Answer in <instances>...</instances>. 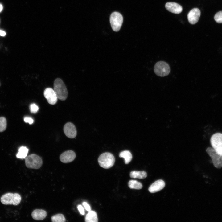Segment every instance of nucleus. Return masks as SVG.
Instances as JSON below:
<instances>
[{
    "mask_svg": "<svg viewBox=\"0 0 222 222\" xmlns=\"http://www.w3.org/2000/svg\"><path fill=\"white\" fill-rule=\"evenodd\" d=\"M54 90L58 99L64 101L67 98L68 95L66 86L63 81L60 78H57L54 83Z\"/></svg>",
    "mask_w": 222,
    "mask_h": 222,
    "instance_id": "f257e3e1",
    "label": "nucleus"
},
{
    "mask_svg": "<svg viewBox=\"0 0 222 222\" xmlns=\"http://www.w3.org/2000/svg\"><path fill=\"white\" fill-rule=\"evenodd\" d=\"M98 161L101 166L105 169H108L113 165L115 159L111 153L105 152L99 156Z\"/></svg>",
    "mask_w": 222,
    "mask_h": 222,
    "instance_id": "f03ea898",
    "label": "nucleus"
},
{
    "mask_svg": "<svg viewBox=\"0 0 222 222\" xmlns=\"http://www.w3.org/2000/svg\"><path fill=\"white\" fill-rule=\"evenodd\" d=\"M21 200L20 195L17 193H7L3 195L0 198L1 203L5 205H17Z\"/></svg>",
    "mask_w": 222,
    "mask_h": 222,
    "instance_id": "7ed1b4c3",
    "label": "nucleus"
},
{
    "mask_svg": "<svg viewBox=\"0 0 222 222\" xmlns=\"http://www.w3.org/2000/svg\"><path fill=\"white\" fill-rule=\"evenodd\" d=\"M25 159L26 166L29 168L38 169L42 165L41 158L35 154L27 156Z\"/></svg>",
    "mask_w": 222,
    "mask_h": 222,
    "instance_id": "20e7f679",
    "label": "nucleus"
},
{
    "mask_svg": "<svg viewBox=\"0 0 222 222\" xmlns=\"http://www.w3.org/2000/svg\"><path fill=\"white\" fill-rule=\"evenodd\" d=\"M110 22L113 30L116 32L119 31L123 22L122 15L117 12L112 13L110 17Z\"/></svg>",
    "mask_w": 222,
    "mask_h": 222,
    "instance_id": "39448f33",
    "label": "nucleus"
},
{
    "mask_svg": "<svg viewBox=\"0 0 222 222\" xmlns=\"http://www.w3.org/2000/svg\"><path fill=\"white\" fill-rule=\"evenodd\" d=\"M154 71L158 76L164 77L169 75L170 72V68L167 63L161 61L155 64L154 67Z\"/></svg>",
    "mask_w": 222,
    "mask_h": 222,
    "instance_id": "423d86ee",
    "label": "nucleus"
},
{
    "mask_svg": "<svg viewBox=\"0 0 222 222\" xmlns=\"http://www.w3.org/2000/svg\"><path fill=\"white\" fill-rule=\"evenodd\" d=\"M212 148L222 156V133H217L213 134L210 138Z\"/></svg>",
    "mask_w": 222,
    "mask_h": 222,
    "instance_id": "0eeeda50",
    "label": "nucleus"
},
{
    "mask_svg": "<svg viewBox=\"0 0 222 222\" xmlns=\"http://www.w3.org/2000/svg\"><path fill=\"white\" fill-rule=\"evenodd\" d=\"M206 151L211 158L214 166L218 169L221 168L222 167V156L211 147L207 148Z\"/></svg>",
    "mask_w": 222,
    "mask_h": 222,
    "instance_id": "6e6552de",
    "label": "nucleus"
},
{
    "mask_svg": "<svg viewBox=\"0 0 222 222\" xmlns=\"http://www.w3.org/2000/svg\"><path fill=\"white\" fill-rule=\"evenodd\" d=\"M43 94L49 104L53 105L56 103L58 98L54 89L50 88H47L44 90Z\"/></svg>",
    "mask_w": 222,
    "mask_h": 222,
    "instance_id": "1a4fd4ad",
    "label": "nucleus"
},
{
    "mask_svg": "<svg viewBox=\"0 0 222 222\" xmlns=\"http://www.w3.org/2000/svg\"><path fill=\"white\" fill-rule=\"evenodd\" d=\"M64 131L65 135L71 138H75L77 134L76 128L74 125L71 122L66 124L64 127Z\"/></svg>",
    "mask_w": 222,
    "mask_h": 222,
    "instance_id": "9d476101",
    "label": "nucleus"
},
{
    "mask_svg": "<svg viewBox=\"0 0 222 222\" xmlns=\"http://www.w3.org/2000/svg\"><path fill=\"white\" fill-rule=\"evenodd\" d=\"M200 15V11L198 8H195L191 10L188 13L187 18L189 23L194 24L198 21Z\"/></svg>",
    "mask_w": 222,
    "mask_h": 222,
    "instance_id": "9b49d317",
    "label": "nucleus"
},
{
    "mask_svg": "<svg viewBox=\"0 0 222 222\" xmlns=\"http://www.w3.org/2000/svg\"><path fill=\"white\" fill-rule=\"evenodd\" d=\"M76 155L73 151L70 150L62 153L60 157V161L64 163H67L72 161L75 158Z\"/></svg>",
    "mask_w": 222,
    "mask_h": 222,
    "instance_id": "f8f14e48",
    "label": "nucleus"
},
{
    "mask_svg": "<svg viewBox=\"0 0 222 222\" xmlns=\"http://www.w3.org/2000/svg\"><path fill=\"white\" fill-rule=\"evenodd\" d=\"M165 6L167 10L175 14H179L181 13L183 10L182 6L175 2H167Z\"/></svg>",
    "mask_w": 222,
    "mask_h": 222,
    "instance_id": "ddd939ff",
    "label": "nucleus"
},
{
    "mask_svg": "<svg viewBox=\"0 0 222 222\" xmlns=\"http://www.w3.org/2000/svg\"><path fill=\"white\" fill-rule=\"evenodd\" d=\"M165 186V183L162 180H158L154 182L149 187V192L154 193L159 191L164 188Z\"/></svg>",
    "mask_w": 222,
    "mask_h": 222,
    "instance_id": "4468645a",
    "label": "nucleus"
},
{
    "mask_svg": "<svg viewBox=\"0 0 222 222\" xmlns=\"http://www.w3.org/2000/svg\"><path fill=\"white\" fill-rule=\"evenodd\" d=\"M46 212L42 209H35L32 212L31 216L33 219L36 220H42L46 216Z\"/></svg>",
    "mask_w": 222,
    "mask_h": 222,
    "instance_id": "2eb2a0df",
    "label": "nucleus"
},
{
    "mask_svg": "<svg viewBox=\"0 0 222 222\" xmlns=\"http://www.w3.org/2000/svg\"><path fill=\"white\" fill-rule=\"evenodd\" d=\"M98 221L96 212L93 211H90L86 215L85 217L86 222H97Z\"/></svg>",
    "mask_w": 222,
    "mask_h": 222,
    "instance_id": "dca6fc26",
    "label": "nucleus"
},
{
    "mask_svg": "<svg viewBox=\"0 0 222 222\" xmlns=\"http://www.w3.org/2000/svg\"><path fill=\"white\" fill-rule=\"evenodd\" d=\"M131 178L143 179L146 178L147 176V174L145 171H133L130 174Z\"/></svg>",
    "mask_w": 222,
    "mask_h": 222,
    "instance_id": "f3484780",
    "label": "nucleus"
},
{
    "mask_svg": "<svg viewBox=\"0 0 222 222\" xmlns=\"http://www.w3.org/2000/svg\"><path fill=\"white\" fill-rule=\"evenodd\" d=\"M119 156L121 158H123L125 159V163L128 164L131 160L132 156L130 152L128 150H124L120 153Z\"/></svg>",
    "mask_w": 222,
    "mask_h": 222,
    "instance_id": "a211bd4d",
    "label": "nucleus"
},
{
    "mask_svg": "<svg viewBox=\"0 0 222 222\" xmlns=\"http://www.w3.org/2000/svg\"><path fill=\"white\" fill-rule=\"evenodd\" d=\"M28 149L25 146H21L18 149V152L16 154L18 158L23 159L27 156Z\"/></svg>",
    "mask_w": 222,
    "mask_h": 222,
    "instance_id": "6ab92c4d",
    "label": "nucleus"
},
{
    "mask_svg": "<svg viewBox=\"0 0 222 222\" xmlns=\"http://www.w3.org/2000/svg\"><path fill=\"white\" fill-rule=\"evenodd\" d=\"M128 186L132 189H140L142 187V183L135 180H130L128 182Z\"/></svg>",
    "mask_w": 222,
    "mask_h": 222,
    "instance_id": "aec40b11",
    "label": "nucleus"
},
{
    "mask_svg": "<svg viewBox=\"0 0 222 222\" xmlns=\"http://www.w3.org/2000/svg\"><path fill=\"white\" fill-rule=\"evenodd\" d=\"M51 220L53 222H64L66 221L64 216L62 214H58L52 216Z\"/></svg>",
    "mask_w": 222,
    "mask_h": 222,
    "instance_id": "412c9836",
    "label": "nucleus"
},
{
    "mask_svg": "<svg viewBox=\"0 0 222 222\" xmlns=\"http://www.w3.org/2000/svg\"><path fill=\"white\" fill-rule=\"evenodd\" d=\"M7 127V121L6 118L3 117H0V132L4 131Z\"/></svg>",
    "mask_w": 222,
    "mask_h": 222,
    "instance_id": "4be33fe9",
    "label": "nucleus"
},
{
    "mask_svg": "<svg viewBox=\"0 0 222 222\" xmlns=\"http://www.w3.org/2000/svg\"><path fill=\"white\" fill-rule=\"evenodd\" d=\"M214 18L218 23H222V11L217 12L215 15Z\"/></svg>",
    "mask_w": 222,
    "mask_h": 222,
    "instance_id": "5701e85b",
    "label": "nucleus"
},
{
    "mask_svg": "<svg viewBox=\"0 0 222 222\" xmlns=\"http://www.w3.org/2000/svg\"><path fill=\"white\" fill-rule=\"evenodd\" d=\"M30 110L31 112L35 113H36L39 110V107L35 104H31L30 105Z\"/></svg>",
    "mask_w": 222,
    "mask_h": 222,
    "instance_id": "b1692460",
    "label": "nucleus"
},
{
    "mask_svg": "<svg viewBox=\"0 0 222 222\" xmlns=\"http://www.w3.org/2000/svg\"><path fill=\"white\" fill-rule=\"evenodd\" d=\"M24 120L25 122L28 123L30 124H32L34 122L33 120L31 118L29 117H25Z\"/></svg>",
    "mask_w": 222,
    "mask_h": 222,
    "instance_id": "393cba45",
    "label": "nucleus"
},
{
    "mask_svg": "<svg viewBox=\"0 0 222 222\" xmlns=\"http://www.w3.org/2000/svg\"><path fill=\"white\" fill-rule=\"evenodd\" d=\"M77 208L80 213L84 215V210L83 207L80 205H79L77 206Z\"/></svg>",
    "mask_w": 222,
    "mask_h": 222,
    "instance_id": "a878e982",
    "label": "nucleus"
},
{
    "mask_svg": "<svg viewBox=\"0 0 222 222\" xmlns=\"http://www.w3.org/2000/svg\"><path fill=\"white\" fill-rule=\"evenodd\" d=\"M84 207L86 210L88 212L91 211V208L89 205L86 202H84L82 203Z\"/></svg>",
    "mask_w": 222,
    "mask_h": 222,
    "instance_id": "bb28decb",
    "label": "nucleus"
},
{
    "mask_svg": "<svg viewBox=\"0 0 222 222\" xmlns=\"http://www.w3.org/2000/svg\"><path fill=\"white\" fill-rule=\"evenodd\" d=\"M6 35V33L5 31L0 30V36H4Z\"/></svg>",
    "mask_w": 222,
    "mask_h": 222,
    "instance_id": "cd10ccee",
    "label": "nucleus"
},
{
    "mask_svg": "<svg viewBox=\"0 0 222 222\" xmlns=\"http://www.w3.org/2000/svg\"><path fill=\"white\" fill-rule=\"evenodd\" d=\"M3 9V6L2 4H0V12L2 11Z\"/></svg>",
    "mask_w": 222,
    "mask_h": 222,
    "instance_id": "c85d7f7f",
    "label": "nucleus"
},
{
    "mask_svg": "<svg viewBox=\"0 0 222 222\" xmlns=\"http://www.w3.org/2000/svg\"></svg>",
    "mask_w": 222,
    "mask_h": 222,
    "instance_id": "c756f323",
    "label": "nucleus"
}]
</instances>
